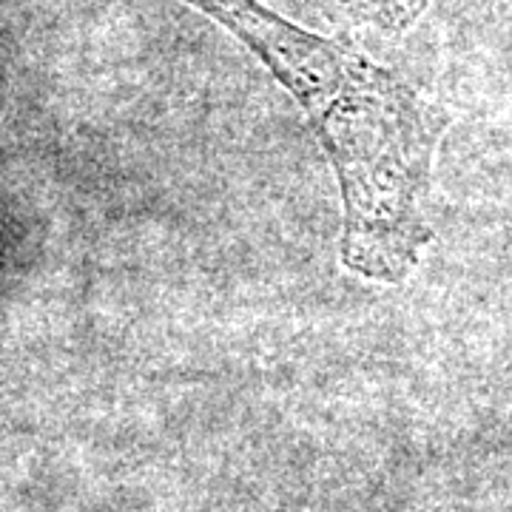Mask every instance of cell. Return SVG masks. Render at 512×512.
Segmentation results:
<instances>
[{"label": "cell", "instance_id": "obj_1", "mask_svg": "<svg viewBox=\"0 0 512 512\" xmlns=\"http://www.w3.org/2000/svg\"><path fill=\"white\" fill-rule=\"evenodd\" d=\"M183 3L237 37L311 117L345 202L342 262L370 279H404L430 239L419 194L433 131L413 92L356 49L313 35L259 0Z\"/></svg>", "mask_w": 512, "mask_h": 512}, {"label": "cell", "instance_id": "obj_2", "mask_svg": "<svg viewBox=\"0 0 512 512\" xmlns=\"http://www.w3.org/2000/svg\"><path fill=\"white\" fill-rule=\"evenodd\" d=\"M333 3L348 6L353 12H362L382 23H404L424 6V0H333Z\"/></svg>", "mask_w": 512, "mask_h": 512}]
</instances>
